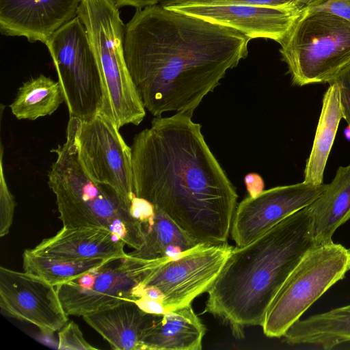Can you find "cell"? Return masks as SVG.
<instances>
[{
  "label": "cell",
  "instance_id": "obj_15",
  "mask_svg": "<svg viewBox=\"0 0 350 350\" xmlns=\"http://www.w3.org/2000/svg\"><path fill=\"white\" fill-rule=\"evenodd\" d=\"M81 0H0V31L46 44L59 28L77 16Z\"/></svg>",
  "mask_w": 350,
  "mask_h": 350
},
{
  "label": "cell",
  "instance_id": "obj_21",
  "mask_svg": "<svg viewBox=\"0 0 350 350\" xmlns=\"http://www.w3.org/2000/svg\"><path fill=\"white\" fill-rule=\"evenodd\" d=\"M328 83L329 86L323 96L313 145L304 170V182L313 185L323 183L326 163L342 118L338 85L334 81Z\"/></svg>",
  "mask_w": 350,
  "mask_h": 350
},
{
  "label": "cell",
  "instance_id": "obj_18",
  "mask_svg": "<svg viewBox=\"0 0 350 350\" xmlns=\"http://www.w3.org/2000/svg\"><path fill=\"white\" fill-rule=\"evenodd\" d=\"M306 207L314 245L332 241L336 230L350 219V165L339 167L332 181Z\"/></svg>",
  "mask_w": 350,
  "mask_h": 350
},
{
  "label": "cell",
  "instance_id": "obj_14",
  "mask_svg": "<svg viewBox=\"0 0 350 350\" xmlns=\"http://www.w3.org/2000/svg\"><path fill=\"white\" fill-rule=\"evenodd\" d=\"M169 10L234 29L250 40L269 39L279 44L299 16L293 5L284 8L256 5H193Z\"/></svg>",
  "mask_w": 350,
  "mask_h": 350
},
{
  "label": "cell",
  "instance_id": "obj_4",
  "mask_svg": "<svg viewBox=\"0 0 350 350\" xmlns=\"http://www.w3.org/2000/svg\"><path fill=\"white\" fill-rule=\"evenodd\" d=\"M79 120L69 118L66 141L51 150L56 154L48 173L63 227H98L109 230L134 250L144 243L142 223L111 187L95 183L77 156L76 137Z\"/></svg>",
  "mask_w": 350,
  "mask_h": 350
},
{
  "label": "cell",
  "instance_id": "obj_13",
  "mask_svg": "<svg viewBox=\"0 0 350 350\" xmlns=\"http://www.w3.org/2000/svg\"><path fill=\"white\" fill-rule=\"evenodd\" d=\"M0 308L2 313L31 323L46 334L68 322L55 286L36 275L2 266Z\"/></svg>",
  "mask_w": 350,
  "mask_h": 350
},
{
  "label": "cell",
  "instance_id": "obj_5",
  "mask_svg": "<svg viewBox=\"0 0 350 350\" xmlns=\"http://www.w3.org/2000/svg\"><path fill=\"white\" fill-rule=\"evenodd\" d=\"M77 16L84 25L100 73L103 103L100 113L120 129L139 125L146 109L124 57L126 25L113 0H81Z\"/></svg>",
  "mask_w": 350,
  "mask_h": 350
},
{
  "label": "cell",
  "instance_id": "obj_16",
  "mask_svg": "<svg viewBox=\"0 0 350 350\" xmlns=\"http://www.w3.org/2000/svg\"><path fill=\"white\" fill-rule=\"evenodd\" d=\"M126 243L107 229L62 227L31 250L36 254L67 260H110L125 256Z\"/></svg>",
  "mask_w": 350,
  "mask_h": 350
},
{
  "label": "cell",
  "instance_id": "obj_6",
  "mask_svg": "<svg viewBox=\"0 0 350 350\" xmlns=\"http://www.w3.org/2000/svg\"><path fill=\"white\" fill-rule=\"evenodd\" d=\"M280 44L293 85L329 83L350 66V21L325 11L302 12Z\"/></svg>",
  "mask_w": 350,
  "mask_h": 350
},
{
  "label": "cell",
  "instance_id": "obj_25",
  "mask_svg": "<svg viewBox=\"0 0 350 350\" xmlns=\"http://www.w3.org/2000/svg\"><path fill=\"white\" fill-rule=\"evenodd\" d=\"M293 0H160L159 5L170 9L180 6H220L228 5H256L275 8L292 5Z\"/></svg>",
  "mask_w": 350,
  "mask_h": 350
},
{
  "label": "cell",
  "instance_id": "obj_17",
  "mask_svg": "<svg viewBox=\"0 0 350 350\" xmlns=\"http://www.w3.org/2000/svg\"><path fill=\"white\" fill-rule=\"evenodd\" d=\"M159 314L142 310L135 301L83 316L115 350H142V342Z\"/></svg>",
  "mask_w": 350,
  "mask_h": 350
},
{
  "label": "cell",
  "instance_id": "obj_7",
  "mask_svg": "<svg viewBox=\"0 0 350 350\" xmlns=\"http://www.w3.org/2000/svg\"><path fill=\"white\" fill-rule=\"evenodd\" d=\"M350 271V249L340 243L314 245L288 275L271 302L264 334L281 338L327 291Z\"/></svg>",
  "mask_w": 350,
  "mask_h": 350
},
{
  "label": "cell",
  "instance_id": "obj_32",
  "mask_svg": "<svg viewBox=\"0 0 350 350\" xmlns=\"http://www.w3.org/2000/svg\"><path fill=\"white\" fill-rule=\"evenodd\" d=\"M120 8L124 6H131L137 10L159 4L160 0H113Z\"/></svg>",
  "mask_w": 350,
  "mask_h": 350
},
{
  "label": "cell",
  "instance_id": "obj_23",
  "mask_svg": "<svg viewBox=\"0 0 350 350\" xmlns=\"http://www.w3.org/2000/svg\"><path fill=\"white\" fill-rule=\"evenodd\" d=\"M64 101L59 81L40 75L27 81L18 88L10 107L18 120H35L51 116Z\"/></svg>",
  "mask_w": 350,
  "mask_h": 350
},
{
  "label": "cell",
  "instance_id": "obj_19",
  "mask_svg": "<svg viewBox=\"0 0 350 350\" xmlns=\"http://www.w3.org/2000/svg\"><path fill=\"white\" fill-rule=\"evenodd\" d=\"M206 328L186 305L159 314L142 342V350H200Z\"/></svg>",
  "mask_w": 350,
  "mask_h": 350
},
{
  "label": "cell",
  "instance_id": "obj_27",
  "mask_svg": "<svg viewBox=\"0 0 350 350\" xmlns=\"http://www.w3.org/2000/svg\"><path fill=\"white\" fill-rule=\"evenodd\" d=\"M292 5L299 14L325 11L350 21V0H293Z\"/></svg>",
  "mask_w": 350,
  "mask_h": 350
},
{
  "label": "cell",
  "instance_id": "obj_26",
  "mask_svg": "<svg viewBox=\"0 0 350 350\" xmlns=\"http://www.w3.org/2000/svg\"><path fill=\"white\" fill-rule=\"evenodd\" d=\"M3 146L1 143L0 152V237L6 236L13 221L14 208L16 205L5 179L3 168Z\"/></svg>",
  "mask_w": 350,
  "mask_h": 350
},
{
  "label": "cell",
  "instance_id": "obj_29",
  "mask_svg": "<svg viewBox=\"0 0 350 350\" xmlns=\"http://www.w3.org/2000/svg\"><path fill=\"white\" fill-rule=\"evenodd\" d=\"M331 81L336 82L338 85L342 118L350 124V66L343 70Z\"/></svg>",
  "mask_w": 350,
  "mask_h": 350
},
{
  "label": "cell",
  "instance_id": "obj_10",
  "mask_svg": "<svg viewBox=\"0 0 350 350\" xmlns=\"http://www.w3.org/2000/svg\"><path fill=\"white\" fill-rule=\"evenodd\" d=\"M119 131L100 113L88 120H79L77 152L89 177L113 189L130 209L135 197L132 152Z\"/></svg>",
  "mask_w": 350,
  "mask_h": 350
},
{
  "label": "cell",
  "instance_id": "obj_3",
  "mask_svg": "<svg viewBox=\"0 0 350 350\" xmlns=\"http://www.w3.org/2000/svg\"><path fill=\"white\" fill-rule=\"evenodd\" d=\"M305 207L242 247H233L208 290L203 313L228 325L237 338L247 326H262L277 292L314 243Z\"/></svg>",
  "mask_w": 350,
  "mask_h": 350
},
{
  "label": "cell",
  "instance_id": "obj_31",
  "mask_svg": "<svg viewBox=\"0 0 350 350\" xmlns=\"http://www.w3.org/2000/svg\"><path fill=\"white\" fill-rule=\"evenodd\" d=\"M244 181L250 197H256L264 191V181L258 174H247L244 178Z\"/></svg>",
  "mask_w": 350,
  "mask_h": 350
},
{
  "label": "cell",
  "instance_id": "obj_28",
  "mask_svg": "<svg viewBox=\"0 0 350 350\" xmlns=\"http://www.w3.org/2000/svg\"><path fill=\"white\" fill-rule=\"evenodd\" d=\"M58 349L61 350H94L84 338L79 326L73 321L67 323L58 332Z\"/></svg>",
  "mask_w": 350,
  "mask_h": 350
},
{
  "label": "cell",
  "instance_id": "obj_1",
  "mask_svg": "<svg viewBox=\"0 0 350 350\" xmlns=\"http://www.w3.org/2000/svg\"><path fill=\"white\" fill-rule=\"evenodd\" d=\"M239 31L166 9L136 10L126 25L124 57L145 109L193 115L227 71L248 55Z\"/></svg>",
  "mask_w": 350,
  "mask_h": 350
},
{
  "label": "cell",
  "instance_id": "obj_11",
  "mask_svg": "<svg viewBox=\"0 0 350 350\" xmlns=\"http://www.w3.org/2000/svg\"><path fill=\"white\" fill-rule=\"evenodd\" d=\"M233 247L199 243L161 266L145 282L163 296L166 311L191 304L208 292L225 265Z\"/></svg>",
  "mask_w": 350,
  "mask_h": 350
},
{
  "label": "cell",
  "instance_id": "obj_12",
  "mask_svg": "<svg viewBox=\"0 0 350 350\" xmlns=\"http://www.w3.org/2000/svg\"><path fill=\"white\" fill-rule=\"evenodd\" d=\"M327 185L303 181L275 187L243 200L237 206L230 230L237 247L247 245L286 217L308 206Z\"/></svg>",
  "mask_w": 350,
  "mask_h": 350
},
{
  "label": "cell",
  "instance_id": "obj_22",
  "mask_svg": "<svg viewBox=\"0 0 350 350\" xmlns=\"http://www.w3.org/2000/svg\"><path fill=\"white\" fill-rule=\"evenodd\" d=\"M142 226L144 243L139 248L129 253L135 258L158 259L167 256L172 247H178L185 252L199 244L156 206L152 216L142 223Z\"/></svg>",
  "mask_w": 350,
  "mask_h": 350
},
{
  "label": "cell",
  "instance_id": "obj_2",
  "mask_svg": "<svg viewBox=\"0 0 350 350\" xmlns=\"http://www.w3.org/2000/svg\"><path fill=\"white\" fill-rule=\"evenodd\" d=\"M193 115L155 117L131 146L135 196L198 243L227 242L238 195Z\"/></svg>",
  "mask_w": 350,
  "mask_h": 350
},
{
  "label": "cell",
  "instance_id": "obj_24",
  "mask_svg": "<svg viewBox=\"0 0 350 350\" xmlns=\"http://www.w3.org/2000/svg\"><path fill=\"white\" fill-rule=\"evenodd\" d=\"M107 260L100 258L62 259L38 255L31 249H27L23 253V271L43 278L54 286L77 278Z\"/></svg>",
  "mask_w": 350,
  "mask_h": 350
},
{
  "label": "cell",
  "instance_id": "obj_30",
  "mask_svg": "<svg viewBox=\"0 0 350 350\" xmlns=\"http://www.w3.org/2000/svg\"><path fill=\"white\" fill-rule=\"evenodd\" d=\"M135 302L142 310L148 313L162 314L167 312L161 301L144 295Z\"/></svg>",
  "mask_w": 350,
  "mask_h": 350
},
{
  "label": "cell",
  "instance_id": "obj_9",
  "mask_svg": "<svg viewBox=\"0 0 350 350\" xmlns=\"http://www.w3.org/2000/svg\"><path fill=\"white\" fill-rule=\"evenodd\" d=\"M56 69L69 118L88 120L103 103L100 73L85 27L77 16L59 28L45 44Z\"/></svg>",
  "mask_w": 350,
  "mask_h": 350
},
{
  "label": "cell",
  "instance_id": "obj_8",
  "mask_svg": "<svg viewBox=\"0 0 350 350\" xmlns=\"http://www.w3.org/2000/svg\"><path fill=\"white\" fill-rule=\"evenodd\" d=\"M172 259L145 260L126 254L55 287L66 314L83 317L135 301L141 297L145 282Z\"/></svg>",
  "mask_w": 350,
  "mask_h": 350
},
{
  "label": "cell",
  "instance_id": "obj_33",
  "mask_svg": "<svg viewBox=\"0 0 350 350\" xmlns=\"http://www.w3.org/2000/svg\"><path fill=\"white\" fill-rule=\"evenodd\" d=\"M344 134L346 139L350 141V124H348V126L345 128Z\"/></svg>",
  "mask_w": 350,
  "mask_h": 350
},
{
  "label": "cell",
  "instance_id": "obj_20",
  "mask_svg": "<svg viewBox=\"0 0 350 350\" xmlns=\"http://www.w3.org/2000/svg\"><path fill=\"white\" fill-rule=\"evenodd\" d=\"M291 345L332 349L350 342V304L299 319L283 336Z\"/></svg>",
  "mask_w": 350,
  "mask_h": 350
}]
</instances>
